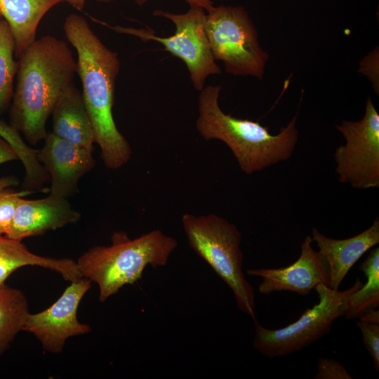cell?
<instances>
[{"instance_id": "cell-1", "label": "cell", "mask_w": 379, "mask_h": 379, "mask_svg": "<svg viewBox=\"0 0 379 379\" xmlns=\"http://www.w3.org/2000/svg\"><path fill=\"white\" fill-rule=\"evenodd\" d=\"M63 29L77 53V74L101 159L107 168H119L130 159L131 148L118 130L112 114L116 79L120 70L118 54L101 41L81 15L72 13L67 16Z\"/></svg>"}, {"instance_id": "cell-2", "label": "cell", "mask_w": 379, "mask_h": 379, "mask_svg": "<svg viewBox=\"0 0 379 379\" xmlns=\"http://www.w3.org/2000/svg\"><path fill=\"white\" fill-rule=\"evenodd\" d=\"M18 58L10 124L35 145L47 136V119L74 84L77 63L68 44L52 35L36 39Z\"/></svg>"}, {"instance_id": "cell-3", "label": "cell", "mask_w": 379, "mask_h": 379, "mask_svg": "<svg viewBox=\"0 0 379 379\" xmlns=\"http://www.w3.org/2000/svg\"><path fill=\"white\" fill-rule=\"evenodd\" d=\"M220 86L200 91L196 127L206 140H219L232 152L243 172L252 174L289 159L298 140L297 114L275 135L259 121L225 114L218 100Z\"/></svg>"}, {"instance_id": "cell-4", "label": "cell", "mask_w": 379, "mask_h": 379, "mask_svg": "<svg viewBox=\"0 0 379 379\" xmlns=\"http://www.w3.org/2000/svg\"><path fill=\"white\" fill-rule=\"evenodd\" d=\"M177 240L159 230L131 239L124 232L112 235L110 246H95L77 261L83 277L97 284L99 300L106 301L126 284H133L145 267L164 266Z\"/></svg>"}, {"instance_id": "cell-5", "label": "cell", "mask_w": 379, "mask_h": 379, "mask_svg": "<svg viewBox=\"0 0 379 379\" xmlns=\"http://www.w3.org/2000/svg\"><path fill=\"white\" fill-rule=\"evenodd\" d=\"M181 220L190 247L232 290L238 308L256 320L255 293L243 272L241 234L237 226L213 213H185Z\"/></svg>"}, {"instance_id": "cell-6", "label": "cell", "mask_w": 379, "mask_h": 379, "mask_svg": "<svg viewBox=\"0 0 379 379\" xmlns=\"http://www.w3.org/2000/svg\"><path fill=\"white\" fill-rule=\"evenodd\" d=\"M204 27L214 59L223 62L226 72L262 79L269 55L243 7L213 6L206 14Z\"/></svg>"}, {"instance_id": "cell-7", "label": "cell", "mask_w": 379, "mask_h": 379, "mask_svg": "<svg viewBox=\"0 0 379 379\" xmlns=\"http://www.w3.org/2000/svg\"><path fill=\"white\" fill-rule=\"evenodd\" d=\"M361 285L357 279L352 286L343 291L324 284L317 285L314 290L318 294V303L305 310L298 320L279 329L267 328L255 320L253 347L262 354L274 358L311 345L329 332L337 318L344 316L349 296Z\"/></svg>"}, {"instance_id": "cell-8", "label": "cell", "mask_w": 379, "mask_h": 379, "mask_svg": "<svg viewBox=\"0 0 379 379\" xmlns=\"http://www.w3.org/2000/svg\"><path fill=\"white\" fill-rule=\"evenodd\" d=\"M205 11L199 7H190L186 13L181 14L155 11L154 15L166 18L175 25V34L168 37L157 36L149 28L112 26L91 18L116 32L135 36L142 41H155L162 44L166 51L185 62L194 88L200 91L204 88L208 76L221 72L213 55L205 31Z\"/></svg>"}, {"instance_id": "cell-9", "label": "cell", "mask_w": 379, "mask_h": 379, "mask_svg": "<svg viewBox=\"0 0 379 379\" xmlns=\"http://www.w3.org/2000/svg\"><path fill=\"white\" fill-rule=\"evenodd\" d=\"M336 129L345 139L334 153L335 173L342 183L357 190L379 187V114L368 98L359 121L344 120Z\"/></svg>"}, {"instance_id": "cell-10", "label": "cell", "mask_w": 379, "mask_h": 379, "mask_svg": "<svg viewBox=\"0 0 379 379\" xmlns=\"http://www.w3.org/2000/svg\"><path fill=\"white\" fill-rule=\"evenodd\" d=\"M92 281L82 277L71 281L61 296L46 310L27 314L22 331L29 332L48 352H62L67 340L91 331L88 324L79 321V305L91 287Z\"/></svg>"}, {"instance_id": "cell-11", "label": "cell", "mask_w": 379, "mask_h": 379, "mask_svg": "<svg viewBox=\"0 0 379 379\" xmlns=\"http://www.w3.org/2000/svg\"><path fill=\"white\" fill-rule=\"evenodd\" d=\"M37 158L51 182L50 194L67 199L78 190L80 178L95 166L93 152L77 146L53 133H48Z\"/></svg>"}, {"instance_id": "cell-12", "label": "cell", "mask_w": 379, "mask_h": 379, "mask_svg": "<svg viewBox=\"0 0 379 379\" xmlns=\"http://www.w3.org/2000/svg\"><path fill=\"white\" fill-rule=\"evenodd\" d=\"M312 242V237L307 236L302 242L300 257L287 267L248 269L246 274L261 277L258 290L264 295L283 291L307 295L320 284L328 286L326 265L318 251L313 248Z\"/></svg>"}, {"instance_id": "cell-13", "label": "cell", "mask_w": 379, "mask_h": 379, "mask_svg": "<svg viewBox=\"0 0 379 379\" xmlns=\"http://www.w3.org/2000/svg\"><path fill=\"white\" fill-rule=\"evenodd\" d=\"M80 218V213L72 208L66 198L51 194L38 199L21 197L5 236L21 241L75 223Z\"/></svg>"}, {"instance_id": "cell-14", "label": "cell", "mask_w": 379, "mask_h": 379, "mask_svg": "<svg viewBox=\"0 0 379 379\" xmlns=\"http://www.w3.org/2000/svg\"><path fill=\"white\" fill-rule=\"evenodd\" d=\"M311 237L326 265L328 287L338 290L352 266L366 251L379 243V219L375 218L371 227L350 238H329L317 228H312Z\"/></svg>"}, {"instance_id": "cell-15", "label": "cell", "mask_w": 379, "mask_h": 379, "mask_svg": "<svg viewBox=\"0 0 379 379\" xmlns=\"http://www.w3.org/2000/svg\"><path fill=\"white\" fill-rule=\"evenodd\" d=\"M51 115L53 134L90 152L94 151L91 121L82 93L74 84L59 97Z\"/></svg>"}, {"instance_id": "cell-16", "label": "cell", "mask_w": 379, "mask_h": 379, "mask_svg": "<svg viewBox=\"0 0 379 379\" xmlns=\"http://www.w3.org/2000/svg\"><path fill=\"white\" fill-rule=\"evenodd\" d=\"M62 0H0V15L7 22L15 48V57L36 39L41 19Z\"/></svg>"}, {"instance_id": "cell-17", "label": "cell", "mask_w": 379, "mask_h": 379, "mask_svg": "<svg viewBox=\"0 0 379 379\" xmlns=\"http://www.w3.org/2000/svg\"><path fill=\"white\" fill-rule=\"evenodd\" d=\"M28 265L55 271L70 282L83 277L77 261L39 255L31 252L21 241L0 236V284L5 283L19 268Z\"/></svg>"}, {"instance_id": "cell-18", "label": "cell", "mask_w": 379, "mask_h": 379, "mask_svg": "<svg viewBox=\"0 0 379 379\" xmlns=\"http://www.w3.org/2000/svg\"><path fill=\"white\" fill-rule=\"evenodd\" d=\"M29 314L28 302L19 289L0 284V356L11 346Z\"/></svg>"}, {"instance_id": "cell-19", "label": "cell", "mask_w": 379, "mask_h": 379, "mask_svg": "<svg viewBox=\"0 0 379 379\" xmlns=\"http://www.w3.org/2000/svg\"><path fill=\"white\" fill-rule=\"evenodd\" d=\"M367 281L351 294L347 301L344 316L347 319L359 318L378 309L379 305V248H373L360 265Z\"/></svg>"}, {"instance_id": "cell-20", "label": "cell", "mask_w": 379, "mask_h": 379, "mask_svg": "<svg viewBox=\"0 0 379 379\" xmlns=\"http://www.w3.org/2000/svg\"><path fill=\"white\" fill-rule=\"evenodd\" d=\"M15 42L7 22L0 20V117L11 106L17 74Z\"/></svg>"}, {"instance_id": "cell-21", "label": "cell", "mask_w": 379, "mask_h": 379, "mask_svg": "<svg viewBox=\"0 0 379 379\" xmlns=\"http://www.w3.org/2000/svg\"><path fill=\"white\" fill-rule=\"evenodd\" d=\"M0 136L13 147L22 161L25 171V183L36 185L46 178L47 172L37 158V150L26 145L20 133L4 120H0Z\"/></svg>"}, {"instance_id": "cell-22", "label": "cell", "mask_w": 379, "mask_h": 379, "mask_svg": "<svg viewBox=\"0 0 379 379\" xmlns=\"http://www.w3.org/2000/svg\"><path fill=\"white\" fill-rule=\"evenodd\" d=\"M32 192L25 190L16 192L10 187L0 191V236L6 234L20 199Z\"/></svg>"}, {"instance_id": "cell-23", "label": "cell", "mask_w": 379, "mask_h": 379, "mask_svg": "<svg viewBox=\"0 0 379 379\" xmlns=\"http://www.w3.org/2000/svg\"><path fill=\"white\" fill-rule=\"evenodd\" d=\"M363 338V343L373 361L375 369L379 371V326L359 320L357 323Z\"/></svg>"}, {"instance_id": "cell-24", "label": "cell", "mask_w": 379, "mask_h": 379, "mask_svg": "<svg viewBox=\"0 0 379 379\" xmlns=\"http://www.w3.org/2000/svg\"><path fill=\"white\" fill-rule=\"evenodd\" d=\"M315 379H352L350 374L338 361L326 357L319 358Z\"/></svg>"}, {"instance_id": "cell-25", "label": "cell", "mask_w": 379, "mask_h": 379, "mask_svg": "<svg viewBox=\"0 0 379 379\" xmlns=\"http://www.w3.org/2000/svg\"><path fill=\"white\" fill-rule=\"evenodd\" d=\"M17 159H18V157L15 150L0 136V165ZM17 185L18 180L13 176H4L0 178V191Z\"/></svg>"}, {"instance_id": "cell-26", "label": "cell", "mask_w": 379, "mask_h": 379, "mask_svg": "<svg viewBox=\"0 0 379 379\" xmlns=\"http://www.w3.org/2000/svg\"><path fill=\"white\" fill-rule=\"evenodd\" d=\"M100 2L108 3L116 0H98ZM190 7H199L204 9L206 12L213 7L211 0H184ZM139 3L144 2L145 0H137Z\"/></svg>"}, {"instance_id": "cell-27", "label": "cell", "mask_w": 379, "mask_h": 379, "mask_svg": "<svg viewBox=\"0 0 379 379\" xmlns=\"http://www.w3.org/2000/svg\"><path fill=\"white\" fill-rule=\"evenodd\" d=\"M359 318L360 320L364 321L378 324L379 323L378 310L375 309V310H371L364 314Z\"/></svg>"}, {"instance_id": "cell-28", "label": "cell", "mask_w": 379, "mask_h": 379, "mask_svg": "<svg viewBox=\"0 0 379 379\" xmlns=\"http://www.w3.org/2000/svg\"><path fill=\"white\" fill-rule=\"evenodd\" d=\"M75 9L81 11L84 9L88 0H65Z\"/></svg>"}, {"instance_id": "cell-29", "label": "cell", "mask_w": 379, "mask_h": 379, "mask_svg": "<svg viewBox=\"0 0 379 379\" xmlns=\"http://www.w3.org/2000/svg\"><path fill=\"white\" fill-rule=\"evenodd\" d=\"M1 18H1V15H0V20H1Z\"/></svg>"}]
</instances>
